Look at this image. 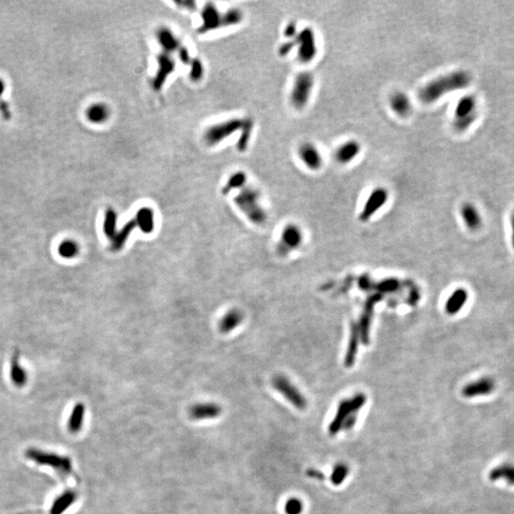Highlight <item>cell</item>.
<instances>
[{
    "label": "cell",
    "mask_w": 514,
    "mask_h": 514,
    "mask_svg": "<svg viewBox=\"0 0 514 514\" xmlns=\"http://www.w3.org/2000/svg\"><path fill=\"white\" fill-rule=\"evenodd\" d=\"M470 81V75L466 71H454L423 85L418 91V98L423 104H433L448 94L467 88Z\"/></svg>",
    "instance_id": "obj_1"
},
{
    "label": "cell",
    "mask_w": 514,
    "mask_h": 514,
    "mask_svg": "<svg viewBox=\"0 0 514 514\" xmlns=\"http://www.w3.org/2000/svg\"><path fill=\"white\" fill-rule=\"evenodd\" d=\"M367 396L359 392L351 398L342 400L336 410L333 419L329 423L327 432L331 436L337 435L341 431H351L357 422L360 409L366 405Z\"/></svg>",
    "instance_id": "obj_2"
},
{
    "label": "cell",
    "mask_w": 514,
    "mask_h": 514,
    "mask_svg": "<svg viewBox=\"0 0 514 514\" xmlns=\"http://www.w3.org/2000/svg\"><path fill=\"white\" fill-rule=\"evenodd\" d=\"M237 208L250 222L261 225L267 220V214L260 204V192L252 187H244L234 198Z\"/></svg>",
    "instance_id": "obj_3"
},
{
    "label": "cell",
    "mask_w": 514,
    "mask_h": 514,
    "mask_svg": "<svg viewBox=\"0 0 514 514\" xmlns=\"http://www.w3.org/2000/svg\"><path fill=\"white\" fill-rule=\"evenodd\" d=\"M315 85V78L311 72L305 71L297 74L290 94L292 106L297 109H305L312 97Z\"/></svg>",
    "instance_id": "obj_4"
},
{
    "label": "cell",
    "mask_w": 514,
    "mask_h": 514,
    "mask_svg": "<svg viewBox=\"0 0 514 514\" xmlns=\"http://www.w3.org/2000/svg\"><path fill=\"white\" fill-rule=\"evenodd\" d=\"M476 100L471 95L463 96L456 104L453 113V128L456 132H465L476 118Z\"/></svg>",
    "instance_id": "obj_5"
},
{
    "label": "cell",
    "mask_w": 514,
    "mask_h": 514,
    "mask_svg": "<svg viewBox=\"0 0 514 514\" xmlns=\"http://www.w3.org/2000/svg\"><path fill=\"white\" fill-rule=\"evenodd\" d=\"M297 51V58L303 64H309L317 55L318 48L315 32L311 27H305L297 32L293 39Z\"/></svg>",
    "instance_id": "obj_6"
},
{
    "label": "cell",
    "mask_w": 514,
    "mask_h": 514,
    "mask_svg": "<svg viewBox=\"0 0 514 514\" xmlns=\"http://www.w3.org/2000/svg\"><path fill=\"white\" fill-rule=\"evenodd\" d=\"M242 126L243 119L241 118H232L217 124L212 125L205 131L203 140L207 146H216L234 135L236 131H240Z\"/></svg>",
    "instance_id": "obj_7"
},
{
    "label": "cell",
    "mask_w": 514,
    "mask_h": 514,
    "mask_svg": "<svg viewBox=\"0 0 514 514\" xmlns=\"http://www.w3.org/2000/svg\"><path fill=\"white\" fill-rule=\"evenodd\" d=\"M26 456L39 465L54 467L63 475L70 474L72 471V461L66 456H60L35 449H29L26 452Z\"/></svg>",
    "instance_id": "obj_8"
},
{
    "label": "cell",
    "mask_w": 514,
    "mask_h": 514,
    "mask_svg": "<svg viewBox=\"0 0 514 514\" xmlns=\"http://www.w3.org/2000/svg\"><path fill=\"white\" fill-rule=\"evenodd\" d=\"M272 387L298 409H305L308 406L306 397L284 375H277L272 379Z\"/></svg>",
    "instance_id": "obj_9"
},
{
    "label": "cell",
    "mask_w": 514,
    "mask_h": 514,
    "mask_svg": "<svg viewBox=\"0 0 514 514\" xmlns=\"http://www.w3.org/2000/svg\"><path fill=\"white\" fill-rule=\"evenodd\" d=\"M389 200V190L384 187H376L368 196L361 211L359 218L361 221H368L385 206Z\"/></svg>",
    "instance_id": "obj_10"
},
{
    "label": "cell",
    "mask_w": 514,
    "mask_h": 514,
    "mask_svg": "<svg viewBox=\"0 0 514 514\" xmlns=\"http://www.w3.org/2000/svg\"><path fill=\"white\" fill-rule=\"evenodd\" d=\"M297 155L302 164L308 170L320 171L324 164V158L318 147L312 142L302 143L297 151Z\"/></svg>",
    "instance_id": "obj_11"
},
{
    "label": "cell",
    "mask_w": 514,
    "mask_h": 514,
    "mask_svg": "<svg viewBox=\"0 0 514 514\" xmlns=\"http://www.w3.org/2000/svg\"><path fill=\"white\" fill-rule=\"evenodd\" d=\"M158 70L156 72V77L152 81V86L155 91H159L162 89L167 78L172 74L175 69V61L172 58L171 54L161 53L157 56Z\"/></svg>",
    "instance_id": "obj_12"
},
{
    "label": "cell",
    "mask_w": 514,
    "mask_h": 514,
    "mask_svg": "<svg viewBox=\"0 0 514 514\" xmlns=\"http://www.w3.org/2000/svg\"><path fill=\"white\" fill-rule=\"evenodd\" d=\"M302 242V233L300 229L294 225H288L285 227L281 234V240L277 246L278 253L284 256L288 254L292 249H296Z\"/></svg>",
    "instance_id": "obj_13"
},
{
    "label": "cell",
    "mask_w": 514,
    "mask_h": 514,
    "mask_svg": "<svg viewBox=\"0 0 514 514\" xmlns=\"http://www.w3.org/2000/svg\"><path fill=\"white\" fill-rule=\"evenodd\" d=\"M361 153V144L355 139H349L341 143L334 151L333 157L340 165H348L354 161Z\"/></svg>",
    "instance_id": "obj_14"
},
{
    "label": "cell",
    "mask_w": 514,
    "mask_h": 514,
    "mask_svg": "<svg viewBox=\"0 0 514 514\" xmlns=\"http://www.w3.org/2000/svg\"><path fill=\"white\" fill-rule=\"evenodd\" d=\"M202 26L198 29L200 33L214 31L222 27V14L213 3L205 5L202 11Z\"/></svg>",
    "instance_id": "obj_15"
},
{
    "label": "cell",
    "mask_w": 514,
    "mask_h": 514,
    "mask_svg": "<svg viewBox=\"0 0 514 514\" xmlns=\"http://www.w3.org/2000/svg\"><path fill=\"white\" fill-rule=\"evenodd\" d=\"M390 108L393 113L401 118H406L412 113V102L408 95L403 92H395L390 95Z\"/></svg>",
    "instance_id": "obj_16"
},
{
    "label": "cell",
    "mask_w": 514,
    "mask_h": 514,
    "mask_svg": "<svg viewBox=\"0 0 514 514\" xmlns=\"http://www.w3.org/2000/svg\"><path fill=\"white\" fill-rule=\"evenodd\" d=\"M495 384L492 379L484 377L465 386L462 390V394L466 398H474L491 393L494 390Z\"/></svg>",
    "instance_id": "obj_17"
},
{
    "label": "cell",
    "mask_w": 514,
    "mask_h": 514,
    "mask_svg": "<svg viewBox=\"0 0 514 514\" xmlns=\"http://www.w3.org/2000/svg\"><path fill=\"white\" fill-rule=\"evenodd\" d=\"M222 408L215 403H199L189 407V415L193 420L212 419L219 416Z\"/></svg>",
    "instance_id": "obj_18"
},
{
    "label": "cell",
    "mask_w": 514,
    "mask_h": 514,
    "mask_svg": "<svg viewBox=\"0 0 514 514\" xmlns=\"http://www.w3.org/2000/svg\"><path fill=\"white\" fill-rule=\"evenodd\" d=\"M381 299H382L381 295H374V296H370L366 302L365 312L362 315L360 326H358L359 330H360V337L362 338V341L364 342V344H368V341H369V331H370V325H371V319H372L374 305Z\"/></svg>",
    "instance_id": "obj_19"
},
{
    "label": "cell",
    "mask_w": 514,
    "mask_h": 514,
    "mask_svg": "<svg viewBox=\"0 0 514 514\" xmlns=\"http://www.w3.org/2000/svg\"><path fill=\"white\" fill-rule=\"evenodd\" d=\"M156 38L163 50V53L171 54L173 52L178 51L179 48L181 47L179 39L169 28H160L156 32Z\"/></svg>",
    "instance_id": "obj_20"
},
{
    "label": "cell",
    "mask_w": 514,
    "mask_h": 514,
    "mask_svg": "<svg viewBox=\"0 0 514 514\" xmlns=\"http://www.w3.org/2000/svg\"><path fill=\"white\" fill-rule=\"evenodd\" d=\"M243 313L238 309L228 311L219 321V331L224 334L233 331L243 322Z\"/></svg>",
    "instance_id": "obj_21"
},
{
    "label": "cell",
    "mask_w": 514,
    "mask_h": 514,
    "mask_svg": "<svg viewBox=\"0 0 514 514\" xmlns=\"http://www.w3.org/2000/svg\"><path fill=\"white\" fill-rule=\"evenodd\" d=\"M136 227L144 234H151L155 230V213L151 208H141L135 216Z\"/></svg>",
    "instance_id": "obj_22"
},
{
    "label": "cell",
    "mask_w": 514,
    "mask_h": 514,
    "mask_svg": "<svg viewBox=\"0 0 514 514\" xmlns=\"http://www.w3.org/2000/svg\"><path fill=\"white\" fill-rule=\"evenodd\" d=\"M488 478L492 482L505 481L511 486H514V464L504 463L493 467L488 474Z\"/></svg>",
    "instance_id": "obj_23"
},
{
    "label": "cell",
    "mask_w": 514,
    "mask_h": 514,
    "mask_svg": "<svg viewBox=\"0 0 514 514\" xmlns=\"http://www.w3.org/2000/svg\"><path fill=\"white\" fill-rule=\"evenodd\" d=\"M110 109L104 103H94L86 110L87 119L93 124H103L108 121Z\"/></svg>",
    "instance_id": "obj_24"
},
{
    "label": "cell",
    "mask_w": 514,
    "mask_h": 514,
    "mask_svg": "<svg viewBox=\"0 0 514 514\" xmlns=\"http://www.w3.org/2000/svg\"><path fill=\"white\" fill-rule=\"evenodd\" d=\"M359 339H360V330L357 325H352L351 328V336L350 341L347 349V353L345 356V365L348 368L352 367L354 364L355 357L357 354V350L359 347Z\"/></svg>",
    "instance_id": "obj_25"
},
{
    "label": "cell",
    "mask_w": 514,
    "mask_h": 514,
    "mask_svg": "<svg viewBox=\"0 0 514 514\" xmlns=\"http://www.w3.org/2000/svg\"><path fill=\"white\" fill-rule=\"evenodd\" d=\"M467 294L464 289H458L455 292L452 293V296L449 297V299L446 302V312L448 314L454 315L464 307L465 303L467 302Z\"/></svg>",
    "instance_id": "obj_26"
},
{
    "label": "cell",
    "mask_w": 514,
    "mask_h": 514,
    "mask_svg": "<svg viewBox=\"0 0 514 514\" xmlns=\"http://www.w3.org/2000/svg\"><path fill=\"white\" fill-rule=\"evenodd\" d=\"M135 227H136V224H135V219L130 220L128 223H126L122 230L116 233L114 237L111 239L110 249L112 251H119L120 249H123L128 238L130 237L133 231L135 229Z\"/></svg>",
    "instance_id": "obj_27"
},
{
    "label": "cell",
    "mask_w": 514,
    "mask_h": 514,
    "mask_svg": "<svg viewBox=\"0 0 514 514\" xmlns=\"http://www.w3.org/2000/svg\"><path fill=\"white\" fill-rule=\"evenodd\" d=\"M78 498V495L73 490H67L63 492L62 494L55 499V501L53 503L50 514H62L68 508H70L75 501Z\"/></svg>",
    "instance_id": "obj_28"
},
{
    "label": "cell",
    "mask_w": 514,
    "mask_h": 514,
    "mask_svg": "<svg viewBox=\"0 0 514 514\" xmlns=\"http://www.w3.org/2000/svg\"><path fill=\"white\" fill-rule=\"evenodd\" d=\"M18 358V352H16L14 353L11 362V378L16 386L22 387L27 382V374L25 370L20 366Z\"/></svg>",
    "instance_id": "obj_29"
},
{
    "label": "cell",
    "mask_w": 514,
    "mask_h": 514,
    "mask_svg": "<svg viewBox=\"0 0 514 514\" xmlns=\"http://www.w3.org/2000/svg\"><path fill=\"white\" fill-rule=\"evenodd\" d=\"M85 415V405L83 403H78L74 406L70 420L68 422V429L72 433H78L83 424V419Z\"/></svg>",
    "instance_id": "obj_30"
},
{
    "label": "cell",
    "mask_w": 514,
    "mask_h": 514,
    "mask_svg": "<svg viewBox=\"0 0 514 514\" xmlns=\"http://www.w3.org/2000/svg\"><path fill=\"white\" fill-rule=\"evenodd\" d=\"M461 216L470 230H475L479 227L481 219L478 212L472 205L465 204L461 209Z\"/></svg>",
    "instance_id": "obj_31"
},
{
    "label": "cell",
    "mask_w": 514,
    "mask_h": 514,
    "mask_svg": "<svg viewBox=\"0 0 514 514\" xmlns=\"http://www.w3.org/2000/svg\"><path fill=\"white\" fill-rule=\"evenodd\" d=\"M254 122L250 117L243 118V126L241 128V135L240 137L237 141V150L239 152H244L248 145H249V139L251 137L252 130H253Z\"/></svg>",
    "instance_id": "obj_32"
},
{
    "label": "cell",
    "mask_w": 514,
    "mask_h": 514,
    "mask_svg": "<svg viewBox=\"0 0 514 514\" xmlns=\"http://www.w3.org/2000/svg\"><path fill=\"white\" fill-rule=\"evenodd\" d=\"M116 224H117L116 212L111 208L107 209L105 212L103 231H104L105 235L109 239H112L114 235L116 234Z\"/></svg>",
    "instance_id": "obj_33"
},
{
    "label": "cell",
    "mask_w": 514,
    "mask_h": 514,
    "mask_svg": "<svg viewBox=\"0 0 514 514\" xmlns=\"http://www.w3.org/2000/svg\"><path fill=\"white\" fill-rule=\"evenodd\" d=\"M246 181H247L246 173L243 171H236L230 176V178L227 181V184L222 189V192L224 194H227L235 189H243V187H245Z\"/></svg>",
    "instance_id": "obj_34"
},
{
    "label": "cell",
    "mask_w": 514,
    "mask_h": 514,
    "mask_svg": "<svg viewBox=\"0 0 514 514\" xmlns=\"http://www.w3.org/2000/svg\"><path fill=\"white\" fill-rule=\"evenodd\" d=\"M58 254L65 259H73L79 252V246L77 242L71 239L63 240L57 248Z\"/></svg>",
    "instance_id": "obj_35"
},
{
    "label": "cell",
    "mask_w": 514,
    "mask_h": 514,
    "mask_svg": "<svg viewBox=\"0 0 514 514\" xmlns=\"http://www.w3.org/2000/svg\"><path fill=\"white\" fill-rule=\"evenodd\" d=\"M349 473H350V467H348V465L344 463H338L334 466L332 469V472L330 475V482L334 486H340L341 484L344 483Z\"/></svg>",
    "instance_id": "obj_36"
},
{
    "label": "cell",
    "mask_w": 514,
    "mask_h": 514,
    "mask_svg": "<svg viewBox=\"0 0 514 514\" xmlns=\"http://www.w3.org/2000/svg\"><path fill=\"white\" fill-rule=\"evenodd\" d=\"M243 19V15L240 10L236 8H232L228 10L225 14H222V27L234 26L239 24Z\"/></svg>",
    "instance_id": "obj_37"
},
{
    "label": "cell",
    "mask_w": 514,
    "mask_h": 514,
    "mask_svg": "<svg viewBox=\"0 0 514 514\" xmlns=\"http://www.w3.org/2000/svg\"><path fill=\"white\" fill-rule=\"evenodd\" d=\"M189 66H190L189 78L193 82L200 81L202 79L203 75H204V67H203V64L200 61V59L192 58V60L189 63Z\"/></svg>",
    "instance_id": "obj_38"
},
{
    "label": "cell",
    "mask_w": 514,
    "mask_h": 514,
    "mask_svg": "<svg viewBox=\"0 0 514 514\" xmlns=\"http://www.w3.org/2000/svg\"><path fill=\"white\" fill-rule=\"evenodd\" d=\"M304 510V504L300 499L293 497L289 499L285 504L286 514H301Z\"/></svg>",
    "instance_id": "obj_39"
},
{
    "label": "cell",
    "mask_w": 514,
    "mask_h": 514,
    "mask_svg": "<svg viewBox=\"0 0 514 514\" xmlns=\"http://www.w3.org/2000/svg\"><path fill=\"white\" fill-rule=\"evenodd\" d=\"M399 287V281L393 278L383 280L377 285V290L381 293H392Z\"/></svg>",
    "instance_id": "obj_40"
},
{
    "label": "cell",
    "mask_w": 514,
    "mask_h": 514,
    "mask_svg": "<svg viewBox=\"0 0 514 514\" xmlns=\"http://www.w3.org/2000/svg\"><path fill=\"white\" fill-rule=\"evenodd\" d=\"M298 28H297V24L296 22L292 21L290 23H288V25L286 26L285 28V31H284V34L286 37H288L290 40L294 39L298 32Z\"/></svg>",
    "instance_id": "obj_41"
},
{
    "label": "cell",
    "mask_w": 514,
    "mask_h": 514,
    "mask_svg": "<svg viewBox=\"0 0 514 514\" xmlns=\"http://www.w3.org/2000/svg\"><path fill=\"white\" fill-rule=\"evenodd\" d=\"M296 49V45H295V42L294 40H289L285 43H283L279 48V54L281 56H286L288 55L291 52H293V50Z\"/></svg>",
    "instance_id": "obj_42"
},
{
    "label": "cell",
    "mask_w": 514,
    "mask_h": 514,
    "mask_svg": "<svg viewBox=\"0 0 514 514\" xmlns=\"http://www.w3.org/2000/svg\"><path fill=\"white\" fill-rule=\"evenodd\" d=\"M178 57L180 59V61L185 64V65H189L190 61L192 60V58L190 57L189 55V53L188 51V49L184 46H181L178 50Z\"/></svg>",
    "instance_id": "obj_43"
},
{
    "label": "cell",
    "mask_w": 514,
    "mask_h": 514,
    "mask_svg": "<svg viewBox=\"0 0 514 514\" xmlns=\"http://www.w3.org/2000/svg\"><path fill=\"white\" fill-rule=\"evenodd\" d=\"M0 112H1L2 117L5 120H10L11 119L12 112H11V109H10V107H9V104L5 100H2V99H0Z\"/></svg>",
    "instance_id": "obj_44"
},
{
    "label": "cell",
    "mask_w": 514,
    "mask_h": 514,
    "mask_svg": "<svg viewBox=\"0 0 514 514\" xmlns=\"http://www.w3.org/2000/svg\"><path fill=\"white\" fill-rule=\"evenodd\" d=\"M306 474L308 477L312 478V479H315V480H318V481H323L325 480V475L322 471L318 470V469H315V468H309L307 471H306Z\"/></svg>",
    "instance_id": "obj_45"
},
{
    "label": "cell",
    "mask_w": 514,
    "mask_h": 514,
    "mask_svg": "<svg viewBox=\"0 0 514 514\" xmlns=\"http://www.w3.org/2000/svg\"><path fill=\"white\" fill-rule=\"evenodd\" d=\"M175 3L179 6V7H183V9H187L189 11H193L195 9V2L194 1H188V0H183V1H175Z\"/></svg>",
    "instance_id": "obj_46"
},
{
    "label": "cell",
    "mask_w": 514,
    "mask_h": 514,
    "mask_svg": "<svg viewBox=\"0 0 514 514\" xmlns=\"http://www.w3.org/2000/svg\"><path fill=\"white\" fill-rule=\"evenodd\" d=\"M5 87H6V86H5V82L0 78V97H1V95L4 94V92H5Z\"/></svg>",
    "instance_id": "obj_47"
},
{
    "label": "cell",
    "mask_w": 514,
    "mask_h": 514,
    "mask_svg": "<svg viewBox=\"0 0 514 514\" xmlns=\"http://www.w3.org/2000/svg\"></svg>",
    "instance_id": "obj_48"
}]
</instances>
